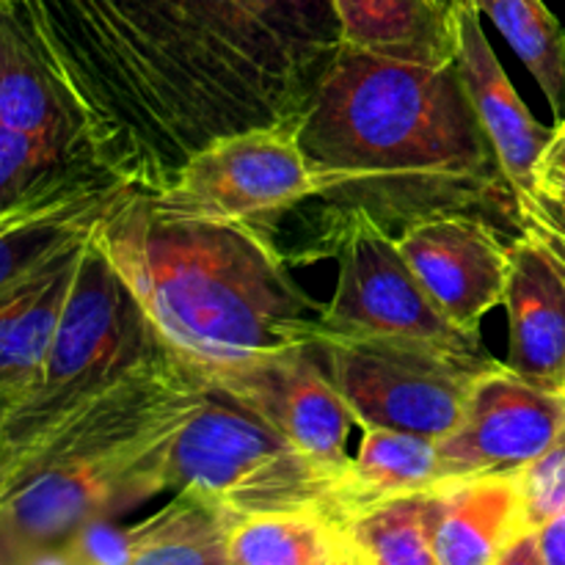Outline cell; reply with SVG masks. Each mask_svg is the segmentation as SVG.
<instances>
[{
	"label": "cell",
	"mask_w": 565,
	"mask_h": 565,
	"mask_svg": "<svg viewBox=\"0 0 565 565\" xmlns=\"http://www.w3.org/2000/svg\"><path fill=\"white\" fill-rule=\"evenodd\" d=\"M88 158L158 193L204 143L298 119L342 47L334 0H25Z\"/></svg>",
	"instance_id": "6da1fadb"
},
{
	"label": "cell",
	"mask_w": 565,
	"mask_h": 565,
	"mask_svg": "<svg viewBox=\"0 0 565 565\" xmlns=\"http://www.w3.org/2000/svg\"><path fill=\"white\" fill-rule=\"evenodd\" d=\"M326 215L395 232L436 213H500L516 196L456 64L428 66L342 44L298 121Z\"/></svg>",
	"instance_id": "7a4b0ae2"
},
{
	"label": "cell",
	"mask_w": 565,
	"mask_h": 565,
	"mask_svg": "<svg viewBox=\"0 0 565 565\" xmlns=\"http://www.w3.org/2000/svg\"><path fill=\"white\" fill-rule=\"evenodd\" d=\"M94 241L163 345L202 379L318 340L326 303L292 279L285 254L257 226L166 215L130 191Z\"/></svg>",
	"instance_id": "3957f363"
},
{
	"label": "cell",
	"mask_w": 565,
	"mask_h": 565,
	"mask_svg": "<svg viewBox=\"0 0 565 565\" xmlns=\"http://www.w3.org/2000/svg\"><path fill=\"white\" fill-rule=\"evenodd\" d=\"M207 384L169 348L39 434L0 447V539L25 561L166 491L174 436Z\"/></svg>",
	"instance_id": "277c9868"
},
{
	"label": "cell",
	"mask_w": 565,
	"mask_h": 565,
	"mask_svg": "<svg viewBox=\"0 0 565 565\" xmlns=\"http://www.w3.org/2000/svg\"><path fill=\"white\" fill-rule=\"evenodd\" d=\"M342 475L303 452L221 392L207 390L174 436L166 491H185L230 516L318 513L345 527Z\"/></svg>",
	"instance_id": "5b68a950"
},
{
	"label": "cell",
	"mask_w": 565,
	"mask_h": 565,
	"mask_svg": "<svg viewBox=\"0 0 565 565\" xmlns=\"http://www.w3.org/2000/svg\"><path fill=\"white\" fill-rule=\"evenodd\" d=\"M163 348L152 320L92 235L36 386L0 412V447L39 434L103 395Z\"/></svg>",
	"instance_id": "8992f818"
},
{
	"label": "cell",
	"mask_w": 565,
	"mask_h": 565,
	"mask_svg": "<svg viewBox=\"0 0 565 565\" xmlns=\"http://www.w3.org/2000/svg\"><path fill=\"white\" fill-rule=\"evenodd\" d=\"M320 362L362 430L386 428L445 439L461 419L475 381L497 359H463L386 337L318 331Z\"/></svg>",
	"instance_id": "52a82bcc"
},
{
	"label": "cell",
	"mask_w": 565,
	"mask_h": 565,
	"mask_svg": "<svg viewBox=\"0 0 565 565\" xmlns=\"http://www.w3.org/2000/svg\"><path fill=\"white\" fill-rule=\"evenodd\" d=\"M323 241L337 257V287L320 331L419 342L463 359H489L480 334L458 329L428 296L395 232L364 213L326 215Z\"/></svg>",
	"instance_id": "ba28073f"
},
{
	"label": "cell",
	"mask_w": 565,
	"mask_h": 565,
	"mask_svg": "<svg viewBox=\"0 0 565 565\" xmlns=\"http://www.w3.org/2000/svg\"><path fill=\"white\" fill-rule=\"evenodd\" d=\"M298 119L230 132L204 143L149 204L180 218L274 232L298 204L318 199V174L298 138Z\"/></svg>",
	"instance_id": "9c48e42d"
},
{
	"label": "cell",
	"mask_w": 565,
	"mask_h": 565,
	"mask_svg": "<svg viewBox=\"0 0 565 565\" xmlns=\"http://www.w3.org/2000/svg\"><path fill=\"white\" fill-rule=\"evenodd\" d=\"M204 384L252 412L318 461L337 469H348L351 463V408L337 392L315 345L232 364L207 375Z\"/></svg>",
	"instance_id": "30bf717a"
},
{
	"label": "cell",
	"mask_w": 565,
	"mask_h": 565,
	"mask_svg": "<svg viewBox=\"0 0 565 565\" xmlns=\"http://www.w3.org/2000/svg\"><path fill=\"white\" fill-rule=\"evenodd\" d=\"M565 436V395L535 386L505 362L475 381L456 428L439 439L452 480L513 475Z\"/></svg>",
	"instance_id": "8fae6325"
},
{
	"label": "cell",
	"mask_w": 565,
	"mask_h": 565,
	"mask_svg": "<svg viewBox=\"0 0 565 565\" xmlns=\"http://www.w3.org/2000/svg\"><path fill=\"white\" fill-rule=\"evenodd\" d=\"M397 248L436 307L469 334L505 301L511 241L483 215L436 213L397 232Z\"/></svg>",
	"instance_id": "7c38bea8"
},
{
	"label": "cell",
	"mask_w": 565,
	"mask_h": 565,
	"mask_svg": "<svg viewBox=\"0 0 565 565\" xmlns=\"http://www.w3.org/2000/svg\"><path fill=\"white\" fill-rule=\"evenodd\" d=\"M130 191L136 188L81 158L0 207V292L86 243Z\"/></svg>",
	"instance_id": "4fadbf2b"
},
{
	"label": "cell",
	"mask_w": 565,
	"mask_h": 565,
	"mask_svg": "<svg viewBox=\"0 0 565 565\" xmlns=\"http://www.w3.org/2000/svg\"><path fill=\"white\" fill-rule=\"evenodd\" d=\"M480 17L483 14L472 0L461 14L456 66L513 196H522L539 185V166L555 136V127L541 125L522 103L486 39Z\"/></svg>",
	"instance_id": "5bb4252c"
},
{
	"label": "cell",
	"mask_w": 565,
	"mask_h": 565,
	"mask_svg": "<svg viewBox=\"0 0 565 565\" xmlns=\"http://www.w3.org/2000/svg\"><path fill=\"white\" fill-rule=\"evenodd\" d=\"M511 323L508 370L535 386H565V268L530 232L511 241L505 301Z\"/></svg>",
	"instance_id": "9a60e30c"
},
{
	"label": "cell",
	"mask_w": 565,
	"mask_h": 565,
	"mask_svg": "<svg viewBox=\"0 0 565 565\" xmlns=\"http://www.w3.org/2000/svg\"><path fill=\"white\" fill-rule=\"evenodd\" d=\"M0 121L88 158L81 114L50 64L25 0H0Z\"/></svg>",
	"instance_id": "2e32d148"
},
{
	"label": "cell",
	"mask_w": 565,
	"mask_h": 565,
	"mask_svg": "<svg viewBox=\"0 0 565 565\" xmlns=\"http://www.w3.org/2000/svg\"><path fill=\"white\" fill-rule=\"evenodd\" d=\"M428 524L439 565H494L527 530L516 472L472 475L428 491Z\"/></svg>",
	"instance_id": "e0dca14e"
},
{
	"label": "cell",
	"mask_w": 565,
	"mask_h": 565,
	"mask_svg": "<svg viewBox=\"0 0 565 565\" xmlns=\"http://www.w3.org/2000/svg\"><path fill=\"white\" fill-rule=\"evenodd\" d=\"M86 243L0 292V412L36 386Z\"/></svg>",
	"instance_id": "ac0fdd59"
},
{
	"label": "cell",
	"mask_w": 565,
	"mask_h": 565,
	"mask_svg": "<svg viewBox=\"0 0 565 565\" xmlns=\"http://www.w3.org/2000/svg\"><path fill=\"white\" fill-rule=\"evenodd\" d=\"M472 0H334L342 44L412 61L456 64L461 14Z\"/></svg>",
	"instance_id": "d6986e66"
},
{
	"label": "cell",
	"mask_w": 565,
	"mask_h": 565,
	"mask_svg": "<svg viewBox=\"0 0 565 565\" xmlns=\"http://www.w3.org/2000/svg\"><path fill=\"white\" fill-rule=\"evenodd\" d=\"M450 480L439 439L386 428L362 430L359 452L342 475L345 524L367 508L428 494Z\"/></svg>",
	"instance_id": "ffe728a7"
},
{
	"label": "cell",
	"mask_w": 565,
	"mask_h": 565,
	"mask_svg": "<svg viewBox=\"0 0 565 565\" xmlns=\"http://www.w3.org/2000/svg\"><path fill=\"white\" fill-rule=\"evenodd\" d=\"M237 524L221 508L177 491L169 505L136 524L127 565H232L230 535Z\"/></svg>",
	"instance_id": "44dd1931"
},
{
	"label": "cell",
	"mask_w": 565,
	"mask_h": 565,
	"mask_svg": "<svg viewBox=\"0 0 565 565\" xmlns=\"http://www.w3.org/2000/svg\"><path fill=\"white\" fill-rule=\"evenodd\" d=\"M508 39L544 97L555 110V125L565 119V31L544 0H475Z\"/></svg>",
	"instance_id": "7402d4cb"
},
{
	"label": "cell",
	"mask_w": 565,
	"mask_h": 565,
	"mask_svg": "<svg viewBox=\"0 0 565 565\" xmlns=\"http://www.w3.org/2000/svg\"><path fill=\"white\" fill-rule=\"evenodd\" d=\"M340 530L318 513L241 519L230 535L232 565H329Z\"/></svg>",
	"instance_id": "603a6c76"
},
{
	"label": "cell",
	"mask_w": 565,
	"mask_h": 565,
	"mask_svg": "<svg viewBox=\"0 0 565 565\" xmlns=\"http://www.w3.org/2000/svg\"><path fill=\"white\" fill-rule=\"evenodd\" d=\"M345 533L370 565H439L430 541L428 494L367 508L345 524Z\"/></svg>",
	"instance_id": "cb8c5ba5"
},
{
	"label": "cell",
	"mask_w": 565,
	"mask_h": 565,
	"mask_svg": "<svg viewBox=\"0 0 565 565\" xmlns=\"http://www.w3.org/2000/svg\"><path fill=\"white\" fill-rule=\"evenodd\" d=\"M72 160H81V154L0 121V207L25 196Z\"/></svg>",
	"instance_id": "d4e9b609"
},
{
	"label": "cell",
	"mask_w": 565,
	"mask_h": 565,
	"mask_svg": "<svg viewBox=\"0 0 565 565\" xmlns=\"http://www.w3.org/2000/svg\"><path fill=\"white\" fill-rule=\"evenodd\" d=\"M522 519L527 530L544 527L565 513V436L541 458L516 472Z\"/></svg>",
	"instance_id": "484cf974"
},
{
	"label": "cell",
	"mask_w": 565,
	"mask_h": 565,
	"mask_svg": "<svg viewBox=\"0 0 565 565\" xmlns=\"http://www.w3.org/2000/svg\"><path fill=\"white\" fill-rule=\"evenodd\" d=\"M136 546V524L121 527L116 519H97L77 530L58 552L70 565H127Z\"/></svg>",
	"instance_id": "4316f807"
},
{
	"label": "cell",
	"mask_w": 565,
	"mask_h": 565,
	"mask_svg": "<svg viewBox=\"0 0 565 565\" xmlns=\"http://www.w3.org/2000/svg\"><path fill=\"white\" fill-rule=\"evenodd\" d=\"M516 230L539 237L565 265V202L552 193L535 191L516 196Z\"/></svg>",
	"instance_id": "83f0119b"
},
{
	"label": "cell",
	"mask_w": 565,
	"mask_h": 565,
	"mask_svg": "<svg viewBox=\"0 0 565 565\" xmlns=\"http://www.w3.org/2000/svg\"><path fill=\"white\" fill-rule=\"evenodd\" d=\"M494 565H546L544 555H541L535 530H522V533L505 546V552L497 557Z\"/></svg>",
	"instance_id": "f1b7e54d"
},
{
	"label": "cell",
	"mask_w": 565,
	"mask_h": 565,
	"mask_svg": "<svg viewBox=\"0 0 565 565\" xmlns=\"http://www.w3.org/2000/svg\"><path fill=\"white\" fill-rule=\"evenodd\" d=\"M546 565H565V513L535 530Z\"/></svg>",
	"instance_id": "f546056e"
},
{
	"label": "cell",
	"mask_w": 565,
	"mask_h": 565,
	"mask_svg": "<svg viewBox=\"0 0 565 565\" xmlns=\"http://www.w3.org/2000/svg\"><path fill=\"white\" fill-rule=\"evenodd\" d=\"M329 565H370V561L362 555V550L353 544V539L345 533V527H342L340 533H337L334 555H331Z\"/></svg>",
	"instance_id": "4dcf8cb0"
},
{
	"label": "cell",
	"mask_w": 565,
	"mask_h": 565,
	"mask_svg": "<svg viewBox=\"0 0 565 565\" xmlns=\"http://www.w3.org/2000/svg\"><path fill=\"white\" fill-rule=\"evenodd\" d=\"M539 169H565V119L555 125V136H552Z\"/></svg>",
	"instance_id": "1f68e13d"
},
{
	"label": "cell",
	"mask_w": 565,
	"mask_h": 565,
	"mask_svg": "<svg viewBox=\"0 0 565 565\" xmlns=\"http://www.w3.org/2000/svg\"><path fill=\"white\" fill-rule=\"evenodd\" d=\"M535 188L565 202V169H539V185Z\"/></svg>",
	"instance_id": "d6a6232c"
},
{
	"label": "cell",
	"mask_w": 565,
	"mask_h": 565,
	"mask_svg": "<svg viewBox=\"0 0 565 565\" xmlns=\"http://www.w3.org/2000/svg\"><path fill=\"white\" fill-rule=\"evenodd\" d=\"M20 563H22V557L17 555V552L11 550L3 539H0V565H20Z\"/></svg>",
	"instance_id": "836d02e7"
},
{
	"label": "cell",
	"mask_w": 565,
	"mask_h": 565,
	"mask_svg": "<svg viewBox=\"0 0 565 565\" xmlns=\"http://www.w3.org/2000/svg\"><path fill=\"white\" fill-rule=\"evenodd\" d=\"M563 268H565V265H563ZM563 395H565V386H563Z\"/></svg>",
	"instance_id": "e575fe53"
}]
</instances>
